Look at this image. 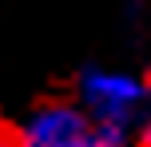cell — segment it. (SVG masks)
<instances>
[{
    "mask_svg": "<svg viewBox=\"0 0 151 147\" xmlns=\"http://www.w3.org/2000/svg\"><path fill=\"white\" fill-rule=\"evenodd\" d=\"M139 147H151V127H147V131H143V143H139Z\"/></svg>",
    "mask_w": 151,
    "mask_h": 147,
    "instance_id": "277c9868",
    "label": "cell"
},
{
    "mask_svg": "<svg viewBox=\"0 0 151 147\" xmlns=\"http://www.w3.org/2000/svg\"><path fill=\"white\" fill-rule=\"evenodd\" d=\"M143 100H147L143 80L127 76V72L83 68V76H80V108L91 123H107V127L131 131Z\"/></svg>",
    "mask_w": 151,
    "mask_h": 147,
    "instance_id": "7a4b0ae2",
    "label": "cell"
},
{
    "mask_svg": "<svg viewBox=\"0 0 151 147\" xmlns=\"http://www.w3.org/2000/svg\"><path fill=\"white\" fill-rule=\"evenodd\" d=\"M0 147H16V139H12V135L4 131V127H0Z\"/></svg>",
    "mask_w": 151,
    "mask_h": 147,
    "instance_id": "3957f363",
    "label": "cell"
},
{
    "mask_svg": "<svg viewBox=\"0 0 151 147\" xmlns=\"http://www.w3.org/2000/svg\"><path fill=\"white\" fill-rule=\"evenodd\" d=\"M16 147H127V131L91 123L80 103H44L24 119Z\"/></svg>",
    "mask_w": 151,
    "mask_h": 147,
    "instance_id": "6da1fadb",
    "label": "cell"
}]
</instances>
